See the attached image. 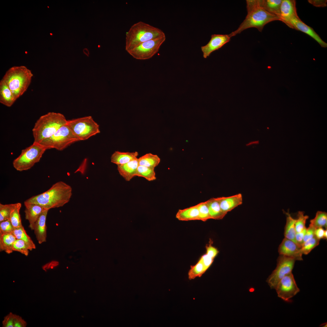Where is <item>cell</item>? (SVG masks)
Instances as JSON below:
<instances>
[{
	"mask_svg": "<svg viewBox=\"0 0 327 327\" xmlns=\"http://www.w3.org/2000/svg\"><path fill=\"white\" fill-rule=\"evenodd\" d=\"M72 195L71 187L60 181L53 184L47 190L32 196L24 202L38 204L49 210L63 206L69 201Z\"/></svg>",
	"mask_w": 327,
	"mask_h": 327,
	"instance_id": "1",
	"label": "cell"
},
{
	"mask_svg": "<svg viewBox=\"0 0 327 327\" xmlns=\"http://www.w3.org/2000/svg\"><path fill=\"white\" fill-rule=\"evenodd\" d=\"M246 1L247 15L238 28L229 34L231 38L249 28H256L261 32L267 24L273 21H280L277 16L268 12L260 6L258 0Z\"/></svg>",
	"mask_w": 327,
	"mask_h": 327,
	"instance_id": "2",
	"label": "cell"
},
{
	"mask_svg": "<svg viewBox=\"0 0 327 327\" xmlns=\"http://www.w3.org/2000/svg\"><path fill=\"white\" fill-rule=\"evenodd\" d=\"M67 121L62 114L49 112L41 116L32 129L34 142L40 143L54 134Z\"/></svg>",
	"mask_w": 327,
	"mask_h": 327,
	"instance_id": "3",
	"label": "cell"
},
{
	"mask_svg": "<svg viewBox=\"0 0 327 327\" xmlns=\"http://www.w3.org/2000/svg\"><path fill=\"white\" fill-rule=\"evenodd\" d=\"M125 35L127 51L144 42L165 35L160 29L142 21L132 25Z\"/></svg>",
	"mask_w": 327,
	"mask_h": 327,
	"instance_id": "4",
	"label": "cell"
},
{
	"mask_svg": "<svg viewBox=\"0 0 327 327\" xmlns=\"http://www.w3.org/2000/svg\"><path fill=\"white\" fill-rule=\"evenodd\" d=\"M33 76L31 71L26 67L14 66L6 72L2 79L17 99L26 91Z\"/></svg>",
	"mask_w": 327,
	"mask_h": 327,
	"instance_id": "5",
	"label": "cell"
},
{
	"mask_svg": "<svg viewBox=\"0 0 327 327\" xmlns=\"http://www.w3.org/2000/svg\"><path fill=\"white\" fill-rule=\"evenodd\" d=\"M46 150L40 143L34 142L31 145L22 150L20 155L13 160L14 167L19 171L28 170L40 161Z\"/></svg>",
	"mask_w": 327,
	"mask_h": 327,
	"instance_id": "6",
	"label": "cell"
},
{
	"mask_svg": "<svg viewBox=\"0 0 327 327\" xmlns=\"http://www.w3.org/2000/svg\"><path fill=\"white\" fill-rule=\"evenodd\" d=\"M66 124L79 141L88 140L100 132L99 125L91 116L68 120Z\"/></svg>",
	"mask_w": 327,
	"mask_h": 327,
	"instance_id": "7",
	"label": "cell"
},
{
	"mask_svg": "<svg viewBox=\"0 0 327 327\" xmlns=\"http://www.w3.org/2000/svg\"><path fill=\"white\" fill-rule=\"evenodd\" d=\"M79 141L66 124L61 127L52 135L40 143L47 150L55 149L62 150L72 144Z\"/></svg>",
	"mask_w": 327,
	"mask_h": 327,
	"instance_id": "8",
	"label": "cell"
},
{
	"mask_svg": "<svg viewBox=\"0 0 327 327\" xmlns=\"http://www.w3.org/2000/svg\"><path fill=\"white\" fill-rule=\"evenodd\" d=\"M166 36L144 42L127 52L135 59L144 60L151 58L159 51L165 41Z\"/></svg>",
	"mask_w": 327,
	"mask_h": 327,
	"instance_id": "9",
	"label": "cell"
},
{
	"mask_svg": "<svg viewBox=\"0 0 327 327\" xmlns=\"http://www.w3.org/2000/svg\"><path fill=\"white\" fill-rule=\"evenodd\" d=\"M295 261L293 258L279 255L277 259L276 267L266 280L271 289H275L279 282L285 276L292 272Z\"/></svg>",
	"mask_w": 327,
	"mask_h": 327,
	"instance_id": "10",
	"label": "cell"
},
{
	"mask_svg": "<svg viewBox=\"0 0 327 327\" xmlns=\"http://www.w3.org/2000/svg\"><path fill=\"white\" fill-rule=\"evenodd\" d=\"M275 289L278 297L286 302H289L300 291L292 272L284 277L279 282Z\"/></svg>",
	"mask_w": 327,
	"mask_h": 327,
	"instance_id": "11",
	"label": "cell"
},
{
	"mask_svg": "<svg viewBox=\"0 0 327 327\" xmlns=\"http://www.w3.org/2000/svg\"><path fill=\"white\" fill-rule=\"evenodd\" d=\"M230 38L229 34L212 35L209 42L201 47L203 58H206L213 51L220 48L229 42Z\"/></svg>",
	"mask_w": 327,
	"mask_h": 327,
	"instance_id": "12",
	"label": "cell"
},
{
	"mask_svg": "<svg viewBox=\"0 0 327 327\" xmlns=\"http://www.w3.org/2000/svg\"><path fill=\"white\" fill-rule=\"evenodd\" d=\"M278 251L282 255L294 259L296 260H302L301 247L293 241L284 238L279 245Z\"/></svg>",
	"mask_w": 327,
	"mask_h": 327,
	"instance_id": "13",
	"label": "cell"
},
{
	"mask_svg": "<svg viewBox=\"0 0 327 327\" xmlns=\"http://www.w3.org/2000/svg\"><path fill=\"white\" fill-rule=\"evenodd\" d=\"M289 27L303 32L310 36L323 48L327 47L324 41L311 27L304 23L298 16L293 17L289 22Z\"/></svg>",
	"mask_w": 327,
	"mask_h": 327,
	"instance_id": "14",
	"label": "cell"
},
{
	"mask_svg": "<svg viewBox=\"0 0 327 327\" xmlns=\"http://www.w3.org/2000/svg\"><path fill=\"white\" fill-rule=\"evenodd\" d=\"M298 16L296 7V1L294 0H282L281 3L279 18L280 21L289 27L292 18Z\"/></svg>",
	"mask_w": 327,
	"mask_h": 327,
	"instance_id": "15",
	"label": "cell"
},
{
	"mask_svg": "<svg viewBox=\"0 0 327 327\" xmlns=\"http://www.w3.org/2000/svg\"><path fill=\"white\" fill-rule=\"evenodd\" d=\"M25 207V218L29 223V227L33 230L35 223L42 213L45 210L41 206L34 203L24 202Z\"/></svg>",
	"mask_w": 327,
	"mask_h": 327,
	"instance_id": "16",
	"label": "cell"
},
{
	"mask_svg": "<svg viewBox=\"0 0 327 327\" xmlns=\"http://www.w3.org/2000/svg\"><path fill=\"white\" fill-rule=\"evenodd\" d=\"M222 211L226 214L243 203L242 194L239 193L227 197H218Z\"/></svg>",
	"mask_w": 327,
	"mask_h": 327,
	"instance_id": "17",
	"label": "cell"
},
{
	"mask_svg": "<svg viewBox=\"0 0 327 327\" xmlns=\"http://www.w3.org/2000/svg\"><path fill=\"white\" fill-rule=\"evenodd\" d=\"M49 210H45L35 222L34 230L36 239L40 244L46 241L47 226L46 217Z\"/></svg>",
	"mask_w": 327,
	"mask_h": 327,
	"instance_id": "18",
	"label": "cell"
},
{
	"mask_svg": "<svg viewBox=\"0 0 327 327\" xmlns=\"http://www.w3.org/2000/svg\"><path fill=\"white\" fill-rule=\"evenodd\" d=\"M138 166V160L137 158L124 164L117 165V170L124 179L128 181L136 176Z\"/></svg>",
	"mask_w": 327,
	"mask_h": 327,
	"instance_id": "19",
	"label": "cell"
},
{
	"mask_svg": "<svg viewBox=\"0 0 327 327\" xmlns=\"http://www.w3.org/2000/svg\"><path fill=\"white\" fill-rule=\"evenodd\" d=\"M12 92L2 80L0 81V102L8 107H11L16 100Z\"/></svg>",
	"mask_w": 327,
	"mask_h": 327,
	"instance_id": "20",
	"label": "cell"
},
{
	"mask_svg": "<svg viewBox=\"0 0 327 327\" xmlns=\"http://www.w3.org/2000/svg\"><path fill=\"white\" fill-rule=\"evenodd\" d=\"M138 153L134 152L115 151L111 157V162L116 165H122L127 163L137 158Z\"/></svg>",
	"mask_w": 327,
	"mask_h": 327,
	"instance_id": "21",
	"label": "cell"
},
{
	"mask_svg": "<svg viewBox=\"0 0 327 327\" xmlns=\"http://www.w3.org/2000/svg\"><path fill=\"white\" fill-rule=\"evenodd\" d=\"M206 202L210 219L221 220L226 214L222 211L218 197L210 198Z\"/></svg>",
	"mask_w": 327,
	"mask_h": 327,
	"instance_id": "22",
	"label": "cell"
},
{
	"mask_svg": "<svg viewBox=\"0 0 327 327\" xmlns=\"http://www.w3.org/2000/svg\"><path fill=\"white\" fill-rule=\"evenodd\" d=\"M199 211L197 205L183 209L178 210L176 218L180 221H188L198 220Z\"/></svg>",
	"mask_w": 327,
	"mask_h": 327,
	"instance_id": "23",
	"label": "cell"
},
{
	"mask_svg": "<svg viewBox=\"0 0 327 327\" xmlns=\"http://www.w3.org/2000/svg\"><path fill=\"white\" fill-rule=\"evenodd\" d=\"M282 0H258L259 5L268 12L279 18Z\"/></svg>",
	"mask_w": 327,
	"mask_h": 327,
	"instance_id": "24",
	"label": "cell"
},
{
	"mask_svg": "<svg viewBox=\"0 0 327 327\" xmlns=\"http://www.w3.org/2000/svg\"><path fill=\"white\" fill-rule=\"evenodd\" d=\"M16 238L13 233L0 234V251H4L8 254L13 251L12 247Z\"/></svg>",
	"mask_w": 327,
	"mask_h": 327,
	"instance_id": "25",
	"label": "cell"
},
{
	"mask_svg": "<svg viewBox=\"0 0 327 327\" xmlns=\"http://www.w3.org/2000/svg\"><path fill=\"white\" fill-rule=\"evenodd\" d=\"M286 218L284 228L285 237L296 243L295 240V236L296 233L295 227L296 219L293 218L289 213L286 212Z\"/></svg>",
	"mask_w": 327,
	"mask_h": 327,
	"instance_id": "26",
	"label": "cell"
},
{
	"mask_svg": "<svg viewBox=\"0 0 327 327\" xmlns=\"http://www.w3.org/2000/svg\"><path fill=\"white\" fill-rule=\"evenodd\" d=\"M139 165L155 168L160 162V159L157 155L147 153L138 158Z\"/></svg>",
	"mask_w": 327,
	"mask_h": 327,
	"instance_id": "27",
	"label": "cell"
},
{
	"mask_svg": "<svg viewBox=\"0 0 327 327\" xmlns=\"http://www.w3.org/2000/svg\"><path fill=\"white\" fill-rule=\"evenodd\" d=\"M16 239L24 241L29 246L30 250L36 248V246L31 237L27 234L23 226L15 228L13 232Z\"/></svg>",
	"mask_w": 327,
	"mask_h": 327,
	"instance_id": "28",
	"label": "cell"
},
{
	"mask_svg": "<svg viewBox=\"0 0 327 327\" xmlns=\"http://www.w3.org/2000/svg\"><path fill=\"white\" fill-rule=\"evenodd\" d=\"M310 224L315 228L325 227L327 229V213L324 211L317 212L315 217L310 221Z\"/></svg>",
	"mask_w": 327,
	"mask_h": 327,
	"instance_id": "29",
	"label": "cell"
},
{
	"mask_svg": "<svg viewBox=\"0 0 327 327\" xmlns=\"http://www.w3.org/2000/svg\"><path fill=\"white\" fill-rule=\"evenodd\" d=\"M154 169V168L139 165L136 176L143 177L148 181L154 180L156 179Z\"/></svg>",
	"mask_w": 327,
	"mask_h": 327,
	"instance_id": "30",
	"label": "cell"
},
{
	"mask_svg": "<svg viewBox=\"0 0 327 327\" xmlns=\"http://www.w3.org/2000/svg\"><path fill=\"white\" fill-rule=\"evenodd\" d=\"M206 271L203 265L199 260L196 264L190 266L188 272V279L192 280L197 277H200Z\"/></svg>",
	"mask_w": 327,
	"mask_h": 327,
	"instance_id": "31",
	"label": "cell"
},
{
	"mask_svg": "<svg viewBox=\"0 0 327 327\" xmlns=\"http://www.w3.org/2000/svg\"><path fill=\"white\" fill-rule=\"evenodd\" d=\"M18 203L3 204L0 203V222L10 219L11 213Z\"/></svg>",
	"mask_w": 327,
	"mask_h": 327,
	"instance_id": "32",
	"label": "cell"
},
{
	"mask_svg": "<svg viewBox=\"0 0 327 327\" xmlns=\"http://www.w3.org/2000/svg\"><path fill=\"white\" fill-rule=\"evenodd\" d=\"M21 206V203H18L17 206L13 210L10 214L9 219L15 228L23 226L22 224L20 214V211Z\"/></svg>",
	"mask_w": 327,
	"mask_h": 327,
	"instance_id": "33",
	"label": "cell"
},
{
	"mask_svg": "<svg viewBox=\"0 0 327 327\" xmlns=\"http://www.w3.org/2000/svg\"><path fill=\"white\" fill-rule=\"evenodd\" d=\"M320 240L315 236L304 242L301 248L302 254L307 255L309 254L314 248L319 245Z\"/></svg>",
	"mask_w": 327,
	"mask_h": 327,
	"instance_id": "34",
	"label": "cell"
},
{
	"mask_svg": "<svg viewBox=\"0 0 327 327\" xmlns=\"http://www.w3.org/2000/svg\"><path fill=\"white\" fill-rule=\"evenodd\" d=\"M309 218L308 215H304L303 212L299 211L298 212L295 223L296 233L300 232L306 228V223Z\"/></svg>",
	"mask_w": 327,
	"mask_h": 327,
	"instance_id": "35",
	"label": "cell"
},
{
	"mask_svg": "<svg viewBox=\"0 0 327 327\" xmlns=\"http://www.w3.org/2000/svg\"><path fill=\"white\" fill-rule=\"evenodd\" d=\"M197 205L199 211L198 220L206 221L210 219L206 201L200 203Z\"/></svg>",
	"mask_w": 327,
	"mask_h": 327,
	"instance_id": "36",
	"label": "cell"
},
{
	"mask_svg": "<svg viewBox=\"0 0 327 327\" xmlns=\"http://www.w3.org/2000/svg\"><path fill=\"white\" fill-rule=\"evenodd\" d=\"M13 251H17L25 256L28 255L29 248L27 244L23 240L16 239L13 246Z\"/></svg>",
	"mask_w": 327,
	"mask_h": 327,
	"instance_id": "37",
	"label": "cell"
},
{
	"mask_svg": "<svg viewBox=\"0 0 327 327\" xmlns=\"http://www.w3.org/2000/svg\"><path fill=\"white\" fill-rule=\"evenodd\" d=\"M14 229L10 219L0 222V234L13 233Z\"/></svg>",
	"mask_w": 327,
	"mask_h": 327,
	"instance_id": "38",
	"label": "cell"
},
{
	"mask_svg": "<svg viewBox=\"0 0 327 327\" xmlns=\"http://www.w3.org/2000/svg\"><path fill=\"white\" fill-rule=\"evenodd\" d=\"M212 242L210 240L209 244L206 246V253L209 256L214 259L219 253L218 249L212 245Z\"/></svg>",
	"mask_w": 327,
	"mask_h": 327,
	"instance_id": "39",
	"label": "cell"
},
{
	"mask_svg": "<svg viewBox=\"0 0 327 327\" xmlns=\"http://www.w3.org/2000/svg\"><path fill=\"white\" fill-rule=\"evenodd\" d=\"M214 259L205 253L201 256L199 260L201 262L206 271L213 263Z\"/></svg>",
	"mask_w": 327,
	"mask_h": 327,
	"instance_id": "40",
	"label": "cell"
},
{
	"mask_svg": "<svg viewBox=\"0 0 327 327\" xmlns=\"http://www.w3.org/2000/svg\"><path fill=\"white\" fill-rule=\"evenodd\" d=\"M14 314L10 312L4 318L3 321L2 327H14Z\"/></svg>",
	"mask_w": 327,
	"mask_h": 327,
	"instance_id": "41",
	"label": "cell"
},
{
	"mask_svg": "<svg viewBox=\"0 0 327 327\" xmlns=\"http://www.w3.org/2000/svg\"><path fill=\"white\" fill-rule=\"evenodd\" d=\"M316 228L309 224V226L306 229L304 236L303 243L315 236V233Z\"/></svg>",
	"mask_w": 327,
	"mask_h": 327,
	"instance_id": "42",
	"label": "cell"
},
{
	"mask_svg": "<svg viewBox=\"0 0 327 327\" xmlns=\"http://www.w3.org/2000/svg\"><path fill=\"white\" fill-rule=\"evenodd\" d=\"M14 324V327H25L27 325L26 322L21 317L15 314Z\"/></svg>",
	"mask_w": 327,
	"mask_h": 327,
	"instance_id": "43",
	"label": "cell"
},
{
	"mask_svg": "<svg viewBox=\"0 0 327 327\" xmlns=\"http://www.w3.org/2000/svg\"><path fill=\"white\" fill-rule=\"evenodd\" d=\"M306 228L302 231L296 233L295 236V240L296 244L301 248L303 243L304 236Z\"/></svg>",
	"mask_w": 327,
	"mask_h": 327,
	"instance_id": "44",
	"label": "cell"
},
{
	"mask_svg": "<svg viewBox=\"0 0 327 327\" xmlns=\"http://www.w3.org/2000/svg\"><path fill=\"white\" fill-rule=\"evenodd\" d=\"M308 2L316 7H324L327 6V0H308Z\"/></svg>",
	"mask_w": 327,
	"mask_h": 327,
	"instance_id": "45",
	"label": "cell"
},
{
	"mask_svg": "<svg viewBox=\"0 0 327 327\" xmlns=\"http://www.w3.org/2000/svg\"><path fill=\"white\" fill-rule=\"evenodd\" d=\"M325 230L322 227L318 228L316 229L315 231V236L318 239H324V233Z\"/></svg>",
	"mask_w": 327,
	"mask_h": 327,
	"instance_id": "46",
	"label": "cell"
},
{
	"mask_svg": "<svg viewBox=\"0 0 327 327\" xmlns=\"http://www.w3.org/2000/svg\"><path fill=\"white\" fill-rule=\"evenodd\" d=\"M83 51L84 53L88 55L89 54V52L87 48H85L83 50Z\"/></svg>",
	"mask_w": 327,
	"mask_h": 327,
	"instance_id": "47",
	"label": "cell"
},
{
	"mask_svg": "<svg viewBox=\"0 0 327 327\" xmlns=\"http://www.w3.org/2000/svg\"><path fill=\"white\" fill-rule=\"evenodd\" d=\"M327 239V229L325 230L324 233V239Z\"/></svg>",
	"mask_w": 327,
	"mask_h": 327,
	"instance_id": "48",
	"label": "cell"
},
{
	"mask_svg": "<svg viewBox=\"0 0 327 327\" xmlns=\"http://www.w3.org/2000/svg\"><path fill=\"white\" fill-rule=\"evenodd\" d=\"M258 143H259L258 141L252 142H250V143H249L248 144H247V145H250L251 144H257Z\"/></svg>",
	"mask_w": 327,
	"mask_h": 327,
	"instance_id": "49",
	"label": "cell"
},
{
	"mask_svg": "<svg viewBox=\"0 0 327 327\" xmlns=\"http://www.w3.org/2000/svg\"><path fill=\"white\" fill-rule=\"evenodd\" d=\"M98 48H99L100 47V45H98Z\"/></svg>",
	"mask_w": 327,
	"mask_h": 327,
	"instance_id": "50",
	"label": "cell"
}]
</instances>
